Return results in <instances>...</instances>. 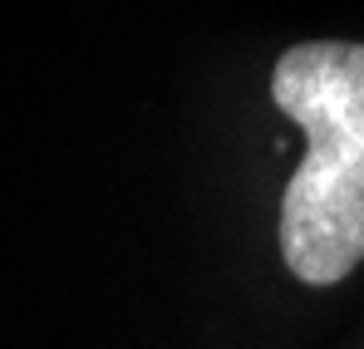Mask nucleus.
<instances>
[{"label":"nucleus","mask_w":364,"mask_h":349,"mask_svg":"<svg viewBox=\"0 0 364 349\" xmlns=\"http://www.w3.org/2000/svg\"><path fill=\"white\" fill-rule=\"evenodd\" d=\"M271 99L305 133V163L281 197V256L305 286H335L364 261V45L286 50Z\"/></svg>","instance_id":"obj_1"}]
</instances>
